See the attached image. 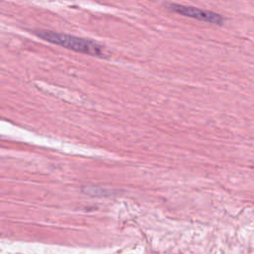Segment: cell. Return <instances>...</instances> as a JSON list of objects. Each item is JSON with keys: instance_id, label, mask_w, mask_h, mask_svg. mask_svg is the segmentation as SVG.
<instances>
[{"instance_id": "cell-1", "label": "cell", "mask_w": 254, "mask_h": 254, "mask_svg": "<svg viewBox=\"0 0 254 254\" xmlns=\"http://www.w3.org/2000/svg\"><path fill=\"white\" fill-rule=\"evenodd\" d=\"M36 34L48 42L60 45L75 52L91 56H100L102 54V50L99 45L85 39L51 31H38L36 32Z\"/></svg>"}, {"instance_id": "cell-2", "label": "cell", "mask_w": 254, "mask_h": 254, "mask_svg": "<svg viewBox=\"0 0 254 254\" xmlns=\"http://www.w3.org/2000/svg\"><path fill=\"white\" fill-rule=\"evenodd\" d=\"M166 8L168 10H170L171 12L186 16V17H190V18H193L202 22H206V23H210V24H215V25H222L224 18L212 11H208V10H203V9H199L196 7H192V6H186V5H181V4H175V3H170L168 5H166Z\"/></svg>"}]
</instances>
